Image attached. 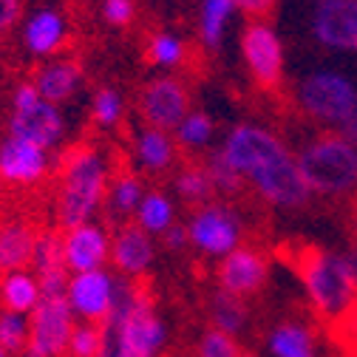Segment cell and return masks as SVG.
<instances>
[{"label":"cell","instance_id":"6da1fadb","mask_svg":"<svg viewBox=\"0 0 357 357\" xmlns=\"http://www.w3.org/2000/svg\"><path fill=\"white\" fill-rule=\"evenodd\" d=\"M218 151L236 167L244 185L273 210L292 213L309 204L312 193L301 176L298 156L273 128L250 119L236 122Z\"/></svg>","mask_w":357,"mask_h":357},{"label":"cell","instance_id":"7a4b0ae2","mask_svg":"<svg viewBox=\"0 0 357 357\" xmlns=\"http://www.w3.org/2000/svg\"><path fill=\"white\" fill-rule=\"evenodd\" d=\"M111 176V159L100 145L79 142L60 156L54 190V221L60 230L97 221L105 210Z\"/></svg>","mask_w":357,"mask_h":357},{"label":"cell","instance_id":"3957f363","mask_svg":"<svg viewBox=\"0 0 357 357\" xmlns=\"http://www.w3.org/2000/svg\"><path fill=\"white\" fill-rule=\"evenodd\" d=\"M102 326L100 357H162L167 324L145 289L125 278L119 301Z\"/></svg>","mask_w":357,"mask_h":357},{"label":"cell","instance_id":"277c9868","mask_svg":"<svg viewBox=\"0 0 357 357\" xmlns=\"http://www.w3.org/2000/svg\"><path fill=\"white\" fill-rule=\"evenodd\" d=\"M292 266L306 292L312 312L332 326L343 312L357 301V284L349 273L343 252L318 244H303L292 255Z\"/></svg>","mask_w":357,"mask_h":357},{"label":"cell","instance_id":"5b68a950","mask_svg":"<svg viewBox=\"0 0 357 357\" xmlns=\"http://www.w3.org/2000/svg\"><path fill=\"white\" fill-rule=\"evenodd\" d=\"M301 176L312 196L346 199L357 193V145L337 130H321L295 151Z\"/></svg>","mask_w":357,"mask_h":357},{"label":"cell","instance_id":"8992f818","mask_svg":"<svg viewBox=\"0 0 357 357\" xmlns=\"http://www.w3.org/2000/svg\"><path fill=\"white\" fill-rule=\"evenodd\" d=\"M298 111L324 130H340V125L357 108V79L343 68H312L295 82Z\"/></svg>","mask_w":357,"mask_h":357},{"label":"cell","instance_id":"52a82bcc","mask_svg":"<svg viewBox=\"0 0 357 357\" xmlns=\"http://www.w3.org/2000/svg\"><path fill=\"white\" fill-rule=\"evenodd\" d=\"M9 137L26 139L31 145H40L46 151H57L68 133V122L60 111V105L46 102L40 94L34 82H20L12 91V114L6 122Z\"/></svg>","mask_w":357,"mask_h":357},{"label":"cell","instance_id":"ba28073f","mask_svg":"<svg viewBox=\"0 0 357 357\" xmlns=\"http://www.w3.org/2000/svg\"><path fill=\"white\" fill-rule=\"evenodd\" d=\"M185 227H188L190 247L199 255L215 258V261L238 250L244 244V233H247L244 215L230 202H210V204L196 207Z\"/></svg>","mask_w":357,"mask_h":357},{"label":"cell","instance_id":"9c48e42d","mask_svg":"<svg viewBox=\"0 0 357 357\" xmlns=\"http://www.w3.org/2000/svg\"><path fill=\"white\" fill-rule=\"evenodd\" d=\"M241 60L247 66V74L252 77V82L264 91H275V88L284 82V40L275 31L273 23L261 20H250L241 29Z\"/></svg>","mask_w":357,"mask_h":357},{"label":"cell","instance_id":"30bf717a","mask_svg":"<svg viewBox=\"0 0 357 357\" xmlns=\"http://www.w3.org/2000/svg\"><path fill=\"white\" fill-rule=\"evenodd\" d=\"M309 37L324 52L357 57V0L309 3Z\"/></svg>","mask_w":357,"mask_h":357},{"label":"cell","instance_id":"8fae6325","mask_svg":"<svg viewBox=\"0 0 357 357\" xmlns=\"http://www.w3.org/2000/svg\"><path fill=\"white\" fill-rule=\"evenodd\" d=\"M29 324H31L29 346L20 357H66L68 337L77 324V315L71 312L66 295L40 298L37 309L29 315Z\"/></svg>","mask_w":357,"mask_h":357},{"label":"cell","instance_id":"7c38bea8","mask_svg":"<svg viewBox=\"0 0 357 357\" xmlns=\"http://www.w3.org/2000/svg\"><path fill=\"white\" fill-rule=\"evenodd\" d=\"M137 111H139L142 125L173 133L176 125L190 111V88L176 74H156L153 79L142 85Z\"/></svg>","mask_w":357,"mask_h":357},{"label":"cell","instance_id":"4fadbf2b","mask_svg":"<svg viewBox=\"0 0 357 357\" xmlns=\"http://www.w3.org/2000/svg\"><path fill=\"white\" fill-rule=\"evenodd\" d=\"M125 278L116 275L114 270H91V273H74L68 278V289H66V301L71 306V312L77 315V321H88V324H102L122 292Z\"/></svg>","mask_w":357,"mask_h":357},{"label":"cell","instance_id":"5bb4252c","mask_svg":"<svg viewBox=\"0 0 357 357\" xmlns=\"http://www.w3.org/2000/svg\"><path fill=\"white\" fill-rule=\"evenodd\" d=\"M54 167L57 162L52 151L9 137V133L0 139V185L20 188V190L37 188L52 176Z\"/></svg>","mask_w":357,"mask_h":357},{"label":"cell","instance_id":"9a60e30c","mask_svg":"<svg viewBox=\"0 0 357 357\" xmlns=\"http://www.w3.org/2000/svg\"><path fill=\"white\" fill-rule=\"evenodd\" d=\"M111 258V233L100 221H85V225L63 230V266L74 273L102 270Z\"/></svg>","mask_w":357,"mask_h":357},{"label":"cell","instance_id":"2e32d148","mask_svg":"<svg viewBox=\"0 0 357 357\" xmlns=\"http://www.w3.org/2000/svg\"><path fill=\"white\" fill-rule=\"evenodd\" d=\"M218 287L227 289L241 298H252L264 289V284L270 281V261L266 255L250 244H241L230 255L218 261Z\"/></svg>","mask_w":357,"mask_h":357},{"label":"cell","instance_id":"e0dca14e","mask_svg":"<svg viewBox=\"0 0 357 357\" xmlns=\"http://www.w3.org/2000/svg\"><path fill=\"white\" fill-rule=\"evenodd\" d=\"M111 270L128 281L142 278L153 261H156V244L153 236L145 233L137 221H128V225H119L111 233Z\"/></svg>","mask_w":357,"mask_h":357},{"label":"cell","instance_id":"ac0fdd59","mask_svg":"<svg viewBox=\"0 0 357 357\" xmlns=\"http://www.w3.org/2000/svg\"><path fill=\"white\" fill-rule=\"evenodd\" d=\"M66 43H68V17L60 9L43 6L23 20V49L31 57L37 60L60 57Z\"/></svg>","mask_w":357,"mask_h":357},{"label":"cell","instance_id":"d6986e66","mask_svg":"<svg viewBox=\"0 0 357 357\" xmlns=\"http://www.w3.org/2000/svg\"><path fill=\"white\" fill-rule=\"evenodd\" d=\"M37 94L54 102V105H66L71 102L85 85V68L74 60V57H52L46 60L31 77Z\"/></svg>","mask_w":357,"mask_h":357},{"label":"cell","instance_id":"ffe728a7","mask_svg":"<svg viewBox=\"0 0 357 357\" xmlns=\"http://www.w3.org/2000/svg\"><path fill=\"white\" fill-rule=\"evenodd\" d=\"M130 156H133V165L142 173L162 176V173L173 170V165L178 159V145L173 139V133L142 125L130 139Z\"/></svg>","mask_w":357,"mask_h":357},{"label":"cell","instance_id":"44dd1931","mask_svg":"<svg viewBox=\"0 0 357 357\" xmlns=\"http://www.w3.org/2000/svg\"><path fill=\"white\" fill-rule=\"evenodd\" d=\"M266 351L273 357H321V343L309 324L281 321L266 332Z\"/></svg>","mask_w":357,"mask_h":357},{"label":"cell","instance_id":"7402d4cb","mask_svg":"<svg viewBox=\"0 0 357 357\" xmlns=\"http://www.w3.org/2000/svg\"><path fill=\"white\" fill-rule=\"evenodd\" d=\"M34 241H37V230L23 218H12L6 225H0V273L31 266Z\"/></svg>","mask_w":357,"mask_h":357},{"label":"cell","instance_id":"603a6c76","mask_svg":"<svg viewBox=\"0 0 357 357\" xmlns=\"http://www.w3.org/2000/svg\"><path fill=\"white\" fill-rule=\"evenodd\" d=\"M145 182L137 170H119L111 176L108 193H105V210L111 218H116L119 225H125V218H133L145 199Z\"/></svg>","mask_w":357,"mask_h":357},{"label":"cell","instance_id":"cb8c5ba5","mask_svg":"<svg viewBox=\"0 0 357 357\" xmlns=\"http://www.w3.org/2000/svg\"><path fill=\"white\" fill-rule=\"evenodd\" d=\"M207 318H210L213 329H221V332L238 337L250 326V303L241 295H233L227 289L215 287L207 298Z\"/></svg>","mask_w":357,"mask_h":357},{"label":"cell","instance_id":"d4e9b609","mask_svg":"<svg viewBox=\"0 0 357 357\" xmlns=\"http://www.w3.org/2000/svg\"><path fill=\"white\" fill-rule=\"evenodd\" d=\"M236 0H199V46L204 52H218L227 37V26L236 15Z\"/></svg>","mask_w":357,"mask_h":357},{"label":"cell","instance_id":"484cf974","mask_svg":"<svg viewBox=\"0 0 357 357\" xmlns=\"http://www.w3.org/2000/svg\"><path fill=\"white\" fill-rule=\"evenodd\" d=\"M40 303V281L31 270L0 273V306L20 315H31Z\"/></svg>","mask_w":357,"mask_h":357},{"label":"cell","instance_id":"4316f807","mask_svg":"<svg viewBox=\"0 0 357 357\" xmlns=\"http://www.w3.org/2000/svg\"><path fill=\"white\" fill-rule=\"evenodd\" d=\"M173 190L178 202H185L193 210L215 202V188H213V178L204 162H185L182 167H176Z\"/></svg>","mask_w":357,"mask_h":357},{"label":"cell","instance_id":"83f0119b","mask_svg":"<svg viewBox=\"0 0 357 357\" xmlns=\"http://www.w3.org/2000/svg\"><path fill=\"white\" fill-rule=\"evenodd\" d=\"M145 60L162 74H173L188 63V40L170 29H159L145 43Z\"/></svg>","mask_w":357,"mask_h":357},{"label":"cell","instance_id":"f1b7e54d","mask_svg":"<svg viewBox=\"0 0 357 357\" xmlns=\"http://www.w3.org/2000/svg\"><path fill=\"white\" fill-rule=\"evenodd\" d=\"M133 218H137V225L145 233L165 236L173 225H178V210H176V202L165 190L153 188V190L145 193V199H142V204H139V210Z\"/></svg>","mask_w":357,"mask_h":357},{"label":"cell","instance_id":"f546056e","mask_svg":"<svg viewBox=\"0 0 357 357\" xmlns=\"http://www.w3.org/2000/svg\"><path fill=\"white\" fill-rule=\"evenodd\" d=\"M173 139H176L178 151H185V153H204V151H210V145L215 139V122H213V116L207 111L190 108L185 114V119L176 125Z\"/></svg>","mask_w":357,"mask_h":357},{"label":"cell","instance_id":"4dcf8cb0","mask_svg":"<svg viewBox=\"0 0 357 357\" xmlns=\"http://www.w3.org/2000/svg\"><path fill=\"white\" fill-rule=\"evenodd\" d=\"M125 111H128V105H125V97H122L119 88L100 85L97 91H94V97H91V119L102 130L119 128L122 119H125Z\"/></svg>","mask_w":357,"mask_h":357},{"label":"cell","instance_id":"1f68e13d","mask_svg":"<svg viewBox=\"0 0 357 357\" xmlns=\"http://www.w3.org/2000/svg\"><path fill=\"white\" fill-rule=\"evenodd\" d=\"M204 165H207V170H210L215 196H221V199H236V196H241V190L247 188V185H244V178L236 173V167L225 159V153H221L218 148L207 151Z\"/></svg>","mask_w":357,"mask_h":357},{"label":"cell","instance_id":"d6a6232c","mask_svg":"<svg viewBox=\"0 0 357 357\" xmlns=\"http://www.w3.org/2000/svg\"><path fill=\"white\" fill-rule=\"evenodd\" d=\"M63 266V233L60 230H37L34 252H31V273L43 275L49 270H60Z\"/></svg>","mask_w":357,"mask_h":357},{"label":"cell","instance_id":"836d02e7","mask_svg":"<svg viewBox=\"0 0 357 357\" xmlns=\"http://www.w3.org/2000/svg\"><path fill=\"white\" fill-rule=\"evenodd\" d=\"M29 332H31L29 315H20V312H9V309L0 312V346H3L12 357L26 351V346H29Z\"/></svg>","mask_w":357,"mask_h":357},{"label":"cell","instance_id":"e575fe53","mask_svg":"<svg viewBox=\"0 0 357 357\" xmlns=\"http://www.w3.org/2000/svg\"><path fill=\"white\" fill-rule=\"evenodd\" d=\"M100 351H102V326L88 324V321H77L74 332L68 337L66 357H100Z\"/></svg>","mask_w":357,"mask_h":357},{"label":"cell","instance_id":"d590c367","mask_svg":"<svg viewBox=\"0 0 357 357\" xmlns=\"http://www.w3.org/2000/svg\"><path fill=\"white\" fill-rule=\"evenodd\" d=\"M241 349H238V340L221 329H213L207 326L199 337V346H196V357H238Z\"/></svg>","mask_w":357,"mask_h":357},{"label":"cell","instance_id":"8d00e7d4","mask_svg":"<svg viewBox=\"0 0 357 357\" xmlns=\"http://www.w3.org/2000/svg\"><path fill=\"white\" fill-rule=\"evenodd\" d=\"M100 17L111 29H128L137 20V3L133 0H100Z\"/></svg>","mask_w":357,"mask_h":357},{"label":"cell","instance_id":"74e56055","mask_svg":"<svg viewBox=\"0 0 357 357\" xmlns=\"http://www.w3.org/2000/svg\"><path fill=\"white\" fill-rule=\"evenodd\" d=\"M335 340L346 349V354H357V301L329 326Z\"/></svg>","mask_w":357,"mask_h":357},{"label":"cell","instance_id":"f35d334b","mask_svg":"<svg viewBox=\"0 0 357 357\" xmlns=\"http://www.w3.org/2000/svg\"><path fill=\"white\" fill-rule=\"evenodd\" d=\"M23 20V0H0V34L12 31Z\"/></svg>","mask_w":357,"mask_h":357},{"label":"cell","instance_id":"ab89813d","mask_svg":"<svg viewBox=\"0 0 357 357\" xmlns=\"http://www.w3.org/2000/svg\"><path fill=\"white\" fill-rule=\"evenodd\" d=\"M273 6H275V0H236V9L244 12V15L252 17V20L266 17V15L273 12Z\"/></svg>","mask_w":357,"mask_h":357},{"label":"cell","instance_id":"60d3db41","mask_svg":"<svg viewBox=\"0 0 357 357\" xmlns=\"http://www.w3.org/2000/svg\"><path fill=\"white\" fill-rule=\"evenodd\" d=\"M162 244H165L170 252L190 247V238H188V227H185V225H173V227H170V230L162 236Z\"/></svg>","mask_w":357,"mask_h":357},{"label":"cell","instance_id":"b9f144b4","mask_svg":"<svg viewBox=\"0 0 357 357\" xmlns=\"http://www.w3.org/2000/svg\"><path fill=\"white\" fill-rule=\"evenodd\" d=\"M337 133H343V137H346L351 145H357V108H354V111H351V116L340 125V130H337Z\"/></svg>","mask_w":357,"mask_h":357},{"label":"cell","instance_id":"7bdbcfd3","mask_svg":"<svg viewBox=\"0 0 357 357\" xmlns=\"http://www.w3.org/2000/svg\"><path fill=\"white\" fill-rule=\"evenodd\" d=\"M343 258H346L349 273H351V278H354V284H357V241H354L349 250H343Z\"/></svg>","mask_w":357,"mask_h":357},{"label":"cell","instance_id":"ee69618b","mask_svg":"<svg viewBox=\"0 0 357 357\" xmlns=\"http://www.w3.org/2000/svg\"><path fill=\"white\" fill-rule=\"evenodd\" d=\"M349 230H351V236L357 241V199L351 202V210H349Z\"/></svg>","mask_w":357,"mask_h":357},{"label":"cell","instance_id":"f6af8a7d","mask_svg":"<svg viewBox=\"0 0 357 357\" xmlns=\"http://www.w3.org/2000/svg\"><path fill=\"white\" fill-rule=\"evenodd\" d=\"M238 357H258V354H255V351H241Z\"/></svg>","mask_w":357,"mask_h":357},{"label":"cell","instance_id":"bcb514c9","mask_svg":"<svg viewBox=\"0 0 357 357\" xmlns=\"http://www.w3.org/2000/svg\"><path fill=\"white\" fill-rule=\"evenodd\" d=\"M0 357H12V354H9V351H6L3 346H0Z\"/></svg>","mask_w":357,"mask_h":357},{"label":"cell","instance_id":"7dc6e473","mask_svg":"<svg viewBox=\"0 0 357 357\" xmlns=\"http://www.w3.org/2000/svg\"><path fill=\"white\" fill-rule=\"evenodd\" d=\"M349 357H357V354H349Z\"/></svg>","mask_w":357,"mask_h":357},{"label":"cell","instance_id":"c3c4849f","mask_svg":"<svg viewBox=\"0 0 357 357\" xmlns=\"http://www.w3.org/2000/svg\"><path fill=\"white\" fill-rule=\"evenodd\" d=\"M309 3H315V0H309Z\"/></svg>","mask_w":357,"mask_h":357}]
</instances>
